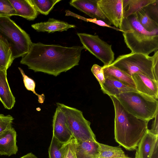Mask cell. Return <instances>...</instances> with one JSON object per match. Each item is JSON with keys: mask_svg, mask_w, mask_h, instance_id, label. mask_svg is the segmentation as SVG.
Segmentation results:
<instances>
[{"mask_svg": "<svg viewBox=\"0 0 158 158\" xmlns=\"http://www.w3.org/2000/svg\"><path fill=\"white\" fill-rule=\"evenodd\" d=\"M121 30L127 47L132 53L149 55L158 49V29L146 31L138 20L135 14L123 20Z\"/></svg>", "mask_w": 158, "mask_h": 158, "instance_id": "cell-3", "label": "cell"}, {"mask_svg": "<svg viewBox=\"0 0 158 158\" xmlns=\"http://www.w3.org/2000/svg\"><path fill=\"white\" fill-rule=\"evenodd\" d=\"M17 134L15 129L0 133V155L10 156L16 154L18 149L16 144Z\"/></svg>", "mask_w": 158, "mask_h": 158, "instance_id": "cell-13", "label": "cell"}, {"mask_svg": "<svg viewBox=\"0 0 158 158\" xmlns=\"http://www.w3.org/2000/svg\"><path fill=\"white\" fill-rule=\"evenodd\" d=\"M126 158H130V157H128Z\"/></svg>", "mask_w": 158, "mask_h": 158, "instance_id": "cell-37", "label": "cell"}, {"mask_svg": "<svg viewBox=\"0 0 158 158\" xmlns=\"http://www.w3.org/2000/svg\"><path fill=\"white\" fill-rule=\"evenodd\" d=\"M53 135L60 142L65 143L73 137L67 123L65 114L58 106H57L52 120Z\"/></svg>", "mask_w": 158, "mask_h": 158, "instance_id": "cell-10", "label": "cell"}, {"mask_svg": "<svg viewBox=\"0 0 158 158\" xmlns=\"http://www.w3.org/2000/svg\"><path fill=\"white\" fill-rule=\"evenodd\" d=\"M84 49L100 60L104 66L111 64L114 61V53L112 45L101 39L98 35L77 33Z\"/></svg>", "mask_w": 158, "mask_h": 158, "instance_id": "cell-8", "label": "cell"}, {"mask_svg": "<svg viewBox=\"0 0 158 158\" xmlns=\"http://www.w3.org/2000/svg\"><path fill=\"white\" fill-rule=\"evenodd\" d=\"M158 113H157L155 118L154 120L153 121L152 125V128L149 130L152 133L156 135H158Z\"/></svg>", "mask_w": 158, "mask_h": 158, "instance_id": "cell-34", "label": "cell"}, {"mask_svg": "<svg viewBox=\"0 0 158 158\" xmlns=\"http://www.w3.org/2000/svg\"><path fill=\"white\" fill-rule=\"evenodd\" d=\"M143 9L150 18L158 23V0H156Z\"/></svg>", "mask_w": 158, "mask_h": 158, "instance_id": "cell-31", "label": "cell"}, {"mask_svg": "<svg viewBox=\"0 0 158 158\" xmlns=\"http://www.w3.org/2000/svg\"><path fill=\"white\" fill-rule=\"evenodd\" d=\"M135 14L139 22L146 31H152L158 29V23L150 18L143 8L138 11Z\"/></svg>", "mask_w": 158, "mask_h": 158, "instance_id": "cell-24", "label": "cell"}, {"mask_svg": "<svg viewBox=\"0 0 158 158\" xmlns=\"http://www.w3.org/2000/svg\"><path fill=\"white\" fill-rule=\"evenodd\" d=\"M20 158H38L31 152L29 153Z\"/></svg>", "mask_w": 158, "mask_h": 158, "instance_id": "cell-36", "label": "cell"}, {"mask_svg": "<svg viewBox=\"0 0 158 158\" xmlns=\"http://www.w3.org/2000/svg\"><path fill=\"white\" fill-rule=\"evenodd\" d=\"M13 15H17V14L9 0H0V16L10 17Z\"/></svg>", "mask_w": 158, "mask_h": 158, "instance_id": "cell-28", "label": "cell"}, {"mask_svg": "<svg viewBox=\"0 0 158 158\" xmlns=\"http://www.w3.org/2000/svg\"><path fill=\"white\" fill-rule=\"evenodd\" d=\"M91 71L101 85L105 81L102 66L97 64H94L91 69Z\"/></svg>", "mask_w": 158, "mask_h": 158, "instance_id": "cell-33", "label": "cell"}, {"mask_svg": "<svg viewBox=\"0 0 158 158\" xmlns=\"http://www.w3.org/2000/svg\"><path fill=\"white\" fill-rule=\"evenodd\" d=\"M14 59L10 47L0 36V70L7 71Z\"/></svg>", "mask_w": 158, "mask_h": 158, "instance_id": "cell-21", "label": "cell"}, {"mask_svg": "<svg viewBox=\"0 0 158 158\" xmlns=\"http://www.w3.org/2000/svg\"><path fill=\"white\" fill-rule=\"evenodd\" d=\"M14 118L10 115H5L0 114V133L12 128Z\"/></svg>", "mask_w": 158, "mask_h": 158, "instance_id": "cell-32", "label": "cell"}, {"mask_svg": "<svg viewBox=\"0 0 158 158\" xmlns=\"http://www.w3.org/2000/svg\"><path fill=\"white\" fill-rule=\"evenodd\" d=\"M6 72L0 70V101L6 109L10 110L15 104V99L8 83Z\"/></svg>", "mask_w": 158, "mask_h": 158, "instance_id": "cell-18", "label": "cell"}, {"mask_svg": "<svg viewBox=\"0 0 158 158\" xmlns=\"http://www.w3.org/2000/svg\"><path fill=\"white\" fill-rule=\"evenodd\" d=\"M0 36L10 47L14 59L25 55L32 43L29 35L7 16H0Z\"/></svg>", "mask_w": 158, "mask_h": 158, "instance_id": "cell-6", "label": "cell"}, {"mask_svg": "<svg viewBox=\"0 0 158 158\" xmlns=\"http://www.w3.org/2000/svg\"><path fill=\"white\" fill-rule=\"evenodd\" d=\"M76 140L73 138L63 145L64 158H77L75 151Z\"/></svg>", "mask_w": 158, "mask_h": 158, "instance_id": "cell-30", "label": "cell"}, {"mask_svg": "<svg viewBox=\"0 0 158 158\" xmlns=\"http://www.w3.org/2000/svg\"><path fill=\"white\" fill-rule=\"evenodd\" d=\"M98 0H72L70 5L85 13L91 18L104 21L111 25L110 22L98 9L97 2Z\"/></svg>", "mask_w": 158, "mask_h": 158, "instance_id": "cell-12", "label": "cell"}, {"mask_svg": "<svg viewBox=\"0 0 158 158\" xmlns=\"http://www.w3.org/2000/svg\"><path fill=\"white\" fill-rule=\"evenodd\" d=\"M61 0H31L38 12L44 15H48L54 6Z\"/></svg>", "mask_w": 158, "mask_h": 158, "instance_id": "cell-25", "label": "cell"}, {"mask_svg": "<svg viewBox=\"0 0 158 158\" xmlns=\"http://www.w3.org/2000/svg\"><path fill=\"white\" fill-rule=\"evenodd\" d=\"M155 1L156 0H123L124 18L135 14L139 10Z\"/></svg>", "mask_w": 158, "mask_h": 158, "instance_id": "cell-22", "label": "cell"}, {"mask_svg": "<svg viewBox=\"0 0 158 158\" xmlns=\"http://www.w3.org/2000/svg\"><path fill=\"white\" fill-rule=\"evenodd\" d=\"M15 10L17 15L29 20H33L37 17L38 12L31 0H9Z\"/></svg>", "mask_w": 158, "mask_h": 158, "instance_id": "cell-19", "label": "cell"}, {"mask_svg": "<svg viewBox=\"0 0 158 158\" xmlns=\"http://www.w3.org/2000/svg\"><path fill=\"white\" fill-rule=\"evenodd\" d=\"M64 143L59 141L52 135L48 148L49 158H64Z\"/></svg>", "mask_w": 158, "mask_h": 158, "instance_id": "cell-26", "label": "cell"}, {"mask_svg": "<svg viewBox=\"0 0 158 158\" xmlns=\"http://www.w3.org/2000/svg\"><path fill=\"white\" fill-rule=\"evenodd\" d=\"M110 65L131 77L134 73H140L158 82V50L152 56L132 52L121 55Z\"/></svg>", "mask_w": 158, "mask_h": 158, "instance_id": "cell-4", "label": "cell"}, {"mask_svg": "<svg viewBox=\"0 0 158 158\" xmlns=\"http://www.w3.org/2000/svg\"><path fill=\"white\" fill-rule=\"evenodd\" d=\"M83 46H63L32 43L20 63L35 72L57 76L79 64Z\"/></svg>", "mask_w": 158, "mask_h": 158, "instance_id": "cell-1", "label": "cell"}, {"mask_svg": "<svg viewBox=\"0 0 158 158\" xmlns=\"http://www.w3.org/2000/svg\"><path fill=\"white\" fill-rule=\"evenodd\" d=\"M110 97L114 109L115 140L127 150H135L148 129L149 121L133 115L126 110L115 97Z\"/></svg>", "mask_w": 158, "mask_h": 158, "instance_id": "cell-2", "label": "cell"}, {"mask_svg": "<svg viewBox=\"0 0 158 158\" xmlns=\"http://www.w3.org/2000/svg\"><path fill=\"white\" fill-rule=\"evenodd\" d=\"M56 104L63 111L67 126L74 138L79 141L96 140L90 127V122L84 118L81 111L62 103Z\"/></svg>", "mask_w": 158, "mask_h": 158, "instance_id": "cell-7", "label": "cell"}, {"mask_svg": "<svg viewBox=\"0 0 158 158\" xmlns=\"http://www.w3.org/2000/svg\"><path fill=\"white\" fill-rule=\"evenodd\" d=\"M105 78L112 76L126 85L136 89V87L132 77L117 68L109 65L102 66Z\"/></svg>", "mask_w": 158, "mask_h": 158, "instance_id": "cell-20", "label": "cell"}, {"mask_svg": "<svg viewBox=\"0 0 158 158\" xmlns=\"http://www.w3.org/2000/svg\"><path fill=\"white\" fill-rule=\"evenodd\" d=\"M18 69L22 76L23 83L26 89L28 90L31 91L37 96L39 103L41 104L43 103L45 100L44 94H37L35 91V83L34 81L26 75L21 68L19 67Z\"/></svg>", "mask_w": 158, "mask_h": 158, "instance_id": "cell-27", "label": "cell"}, {"mask_svg": "<svg viewBox=\"0 0 158 158\" xmlns=\"http://www.w3.org/2000/svg\"><path fill=\"white\" fill-rule=\"evenodd\" d=\"M75 149L77 158H97L99 152V143L97 140H76Z\"/></svg>", "mask_w": 158, "mask_h": 158, "instance_id": "cell-15", "label": "cell"}, {"mask_svg": "<svg viewBox=\"0 0 158 158\" xmlns=\"http://www.w3.org/2000/svg\"><path fill=\"white\" fill-rule=\"evenodd\" d=\"M158 140V135L153 134L148 129L136 149L135 158H149Z\"/></svg>", "mask_w": 158, "mask_h": 158, "instance_id": "cell-16", "label": "cell"}, {"mask_svg": "<svg viewBox=\"0 0 158 158\" xmlns=\"http://www.w3.org/2000/svg\"><path fill=\"white\" fill-rule=\"evenodd\" d=\"M99 152L97 158H126L128 157L119 145L113 147L99 143Z\"/></svg>", "mask_w": 158, "mask_h": 158, "instance_id": "cell-23", "label": "cell"}, {"mask_svg": "<svg viewBox=\"0 0 158 158\" xmlns=\"http://www.w3.org/2000/svg\"><path fill=\"white\" fill-rule=\"evenodd\" d=\"M149 158H158V140L155 144Z\"/></svg>", "mask_w": 158, "mask_h": 158, "instance_id": "cell-35", "label": "cell"}, {"mask_svg": "<svg viewBox=\"0 0 158 158\" xmlns=\"http://www.w3.org/2000/svg\"><path fill=\"white\" fill-rule=\"evenodd\" d=\"M114 97L127 111L139 118L149 121L158 112L157 99L141 93L127 92Z\"/></svg>", "mask_w": 158, "mask_h": 158, "instance_id": "cell-5", "label": "cell"}, {"mask_svg": "<svg viewBox=\"0 0 158 158\" xmlns=\"http://www.w3.org/2000/svg\"><path fill=\"white\" fill-rule=\"evenodd\" d=\"M97 5L110 24L121 30L124 19L123 0H98Z\"/></svg>", "mask_w": 158, "mask_h": 158, "instance_id": "cell-9", "label": "cell"}, {"mask_svg": "<svg viewBox=\"0 0 158 158\" xmlns=\"http://www.w3.org/2000/svg\"><path fill=\"white\" fill-rule=\"evenodd\" d=\"M65 12V15L66 16H73L76 18H77L78 19H81L82 20H83L86 22H89L92 23H94L101 26L106 27L109 28H112L117 31H120L122 32H123V31L122 30L118 28H116L115 27L111 26L110 25L107 24L104 21L102 20H98L96 19L86 18L83 17L81 16L77 15L76 14H75L68 10H66Z\"/></svg>", "mask_w": 158, "mask_h": 158, "instance_id": "cell-29", "label": "cell"}, {"mask_svg": "<svg viewBox=\"0 0 158 158\" xmlns=\"http://www.w3.org/2000/svg\"><path fill=\"white\" fill-rule=\"evenodd\" d=\"M105 78V81L100 85L101 89L104 94L109 96H115L127 92H138L136 89L126 85L113 77L108 76Z\"/></svg>", "mask_w": 158, "mask_h": 158, "instance_id": "cell-14", "label": "cell"}, {"mask_svg": "<svg viewBox=\"0 0 158 158\" xmlns=\"http://www.w3.org/2000/svg\"><path fill=\"white\" fill-rule=\"evenodd\" d=\"M31 26L38 32H46L49 33L67 31L69 28L76 27L74 25L53 18H49L46 22L33 24Z\"/></svg>", "mask_w": 158, "mask_h": 158, "instance_id": "cell-17", "label": "cell"}, {"mask_svg": "<svg viewBox=\"0 0 158 158\" xmlns=\"http://www.w3.org/2000/svg\"><path fill=\"white\" fill-rule=\"evenodd\" d=\"M131 77L138 92L157 100L158 82L140 73H134Z\"/></svg>", "mask_w": 158, "mask_h": 158, "instance_id": "cell-11", "label": "cell"}]
</instances>
